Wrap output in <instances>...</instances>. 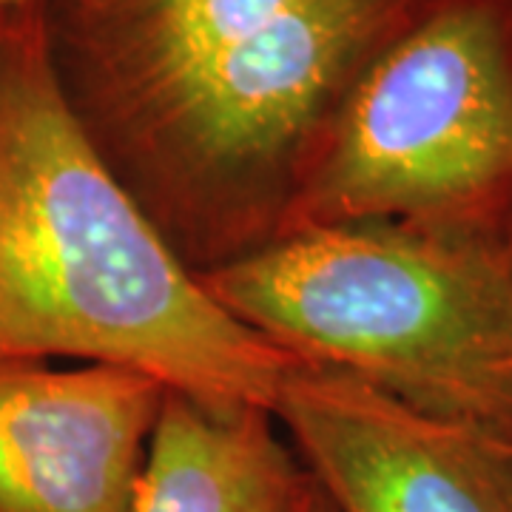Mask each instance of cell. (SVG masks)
Returning <instances> with one entry per match:
<instances>
[{"mask_svg": "<svg viewBox=\"0 0 512 512\" xmlns=\"http://www.w3.org/2000/svg\"><path fill=\"white\" fill-rule=\"evenodd\" d=\"M52 359L271 413L299 365L157 234L74 109L46 3H29L0 15V362Z\"/></svg>", "mask_w": 512, "mask_h": 512, "instance_id": "obj_1", "label": "cell"}, {"mask_svg": "<svg viewBox=\"0 0 512 512\" xmlns=\"http://www.w3.org/2000/svg\"><path fill=\"white\" fill-rule=\"evenodd\" d=\"M433 0H46L94 140L174 183H262L311 157L359 74Z\"/></svg>", "mask_w": 512, "mask_h": 512, "instance_id": "obj_2", "label": "cell"}, {"mask_svg": "<svg viewBox=\"0 0 512 512\" xmlns=\"http://www.w3.org/2000/svg\"><path fill=\"white\" fill-rule=\"evenodd\" d=\"M200 282L293 359L512 444V265L487 231L299 222Z\"/></svg>", "mask_w": 512, "mask_h": 512, "instance_id": "obj_3", "label": "cell"}, {"mask_svg": "<svg viewBox=\"0 0 512 512\" xmlns=\"http://www.w3.org/2000/svg\"><path fill=\"white\" fill-rule=\"evenodd\" d=\"M512 197V0H433L330 120L293 222L484 231Z\"/></svg>", "mask_w": 512, "mask_h": 512, "instance_id": "obj_4", "label": "cell"}, {"mask_svg": "<svg viewBox=\"0 0 512 512\" xmlns=\"http://www.w3.org/2000/svg\"><path fill=\"white\" fill-rule=\"evenodd\" d=\"M274 416L333 512H512V444L299 362Z\"/></svg>", "mask_w": 512, "mask_h": 512, "instance_id": "obj_5", "label": "cell"}, {"mask_svg": "<svg viewBox=\"0 0 512 512\" xmlns=\"http://www.w3.org/2000/svg\"><path fill=\"white\" fill-rule=\"evenodd\" d=\"M168 387L117 365L0 362V512H128Z\"/></svg>", "mask_w": 512, "mask_h": 512, "instance_id": "obj_6", "label": "cell"}, {"mask_svg": "<svg viewBox=\"0 0 512 512\" xmlns=\"http://www.w3.org/2000/svg\"><path fill=\"white\" fill-rule=\"evenodd\" d=\"M305 490L271 410L168 390L128 512H296Z\"/></svg>", "mask_w": 512, "mask_h": 512, "instance_id": "obj_7", "label": "cell"}, {"mask_svg": "<svg viewBox=\"0 0 512 512\" xmlns=\"http://www.w3.org/2000/svg\"><path fill=\"white\" fill-rule=\"evenodd\" d=\"M296 512H333L328 507V501L322 498V493L313 487L311 478H308V490H305V495H302V501H299Z\"/></svg>", "mask_w": 512, "mask_h": 512, "instance_id": "obj_8", "label": "cell"}, {"mask_svg": "<svg viewBox=\"0 0 512 512\" xmlns=\"http://www.w3.org/2000/svg\"><path fill=\"white\" fill-rule=\"evenodd\" d=\"M29 3H46V0H0V15L15 12L20 6H29Z\"/></svg>", "mask_w": 512, "mask_h": 512, "instance_id": "obj_9", "label": "cell"}, {"mask_svg": "<svg viewBox=\"0 0 512 512\" xmlns=\"http://www.w3.org/2000/svg\"><path fill=\"white\" fill-rule=\"evenodd\" d=\"M504 248H507V259H510V265H512V231H510V239L504 242Z\"/></svg>", "mask_w": 512, "mask_h": 512, "instance_id": "obj_10", "label": "cell"}]
</instances>
